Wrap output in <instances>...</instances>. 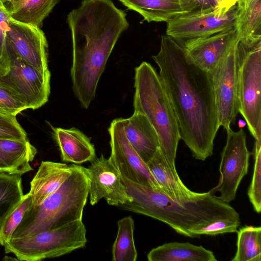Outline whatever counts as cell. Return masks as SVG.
<instances>
[{
	"label": "cell",
	"instance_id": "obj_1",
	"mask_svg": "<svg viewBox=\"0 0 261 261\" xmlns=\"http://www.w3.org/2000/svg\"><path fill=\"white\" fill-rule=\"evenodd\" d=\"M174 111L180 135L196 159L213 154L218 124L211 76L187 56L182 45L161 36L158 53L152 56Z\"/></svg>",
	"mask_w": 261,
	"mask_h": 261
},
{
	"label": "cell",
	"instance_id": "obj_2",
	"mask_svg": "<svg viewBox=\"0 0 261 261\" xmlns=\"http://www.w3.org/2000/svg\"><path fill=\"white\" fill-rule=\"evenodd\" d=\"M67 22L72 43V90L82 107L87 109L107 61L129 23L126 14L111 0H83L68 13Z\"/></svg>",
	"mask_w": 261,
	"mask_h": 261
},
{
	"label": "cell",
	"instance_id": "obj_3",
	"mask_svg": "<svg viewBox=\"0 0 261 261\" xmlns=\"http://www.w3.org/2000/svg\"><path fill=\"white\" fill-rule=\"evenodd\" d=\"M132 201L119 205L123 210L164 222L177 233L195 238L194 230L220 219L240 220L236 210L211 191L177 202L159 190L133 182L121 176Z\"/></svg>",
	"mask_w": 261,
	"mask_h": 261
},
{
	"label": "cell",
	"instance_id": "obj_4",
	"mask_svg": "<svg viewBox=\"0 0 261 261\" xmlns=\"http://www.w3.org/2000/svg\"><path fill=\"white\" fill-rule=\"evenodd\" d=\"M71 165V173L54 193L40 204L31 205L11 238L30 236L82 220L90 180L86 168Z\"/></svg>",
	"mask_w": 261,
	"mask_h": 261
},
{
	"label": "cell",
	"instance_id": "obj_5",
	"mask_svg": "<svg viewBox=\"0 0 261 261\" xmlns=\"http://www.w3.org/2000/svg\"><path fill=\"white\" fill-rule=\"evenodd\" d=\"M134 112L148 119L159 138L160 149L172 171L177 174L175 159L180 140L177 120L159 74L149 63L135 69Z\"/></svg>",
	"mask_w": 261,
	"mask_h": 261
},
{
	"label": "cell",
	"instance_id": "obj_6",
	"mask_svg": "<svg viewBox=\"0 0 261 261\" xmlns=\"http://www.w3.org/2000/svg\"><path fill=\"white\" fill-rule=\"evenodd\" d=\"M82 220L21 238H11L4 246L20 260L38 261L68 254L83 248L87 243Z\"/></svg>",
	"mask_w": 261,
	"mask_h": 261
},
{
	"label": "cell",
	"instance_id": "obj_7",
	"mask_svg": "<svg viewBox=\"0 0 261 261\" xmlns=\"http://www.w3.org/2000/svg\"><path fill=\"white\" fill-rule=\"evenodd\" d=\"M238 112L257 141H261V40L237 47Z\"/></svg>",
	"mask_w": 261,
	"mask_h": 261
},
{
	"label": "cell",
	"instance_id": "obj_8",
	"mask_svg": "<svg viewBox=\"0 0 261 261\" xmlns=\"http://www.w3.org/2000/svg\"><path fill=\"white\" fill-rule=\"evenodd\" d=\"M226 144L221 153L220 178L217 185L210 191L219 192L218 198L229 203L235 199L239 185L247 172L251 153L246 145L243 128L237 132L226 131Z\"/></svg>",
	"mask_w": 261,
	"mask_h": 261
},
{
	"label": "cell",
	"instance_id": "obj_9",
	"mask_svg": "<svg viewBox=\"0 0 261 261\" xmlns=\"http://www.w3.org/2000/svg\"><path fill=\"white\" fill-rule=\"evenodd\" d=\"M10 67L0 83L17 92L25 100L29 109H37L44 104L50 95V71L41 72L19 58L8 43Z\"/></svg>",
	"mask_w": 261,
	"mask_h": 261
},
{
	"label": "cell",
	"instance_id": "obj_10",
	"mask_svg": "<svg viewBox=\"0 0 261 261\" xmlns=\"http://www.w3.org/2000/svg\"><path fill=\"white\" fill-rule=\"evenodd\" d=\"M238 41L225 58L209 73L212 82L219 125L226 131L238 115L237 47Z\"/></svg>",
	"mask_w": 261,
	"mask_h": 261
},
{
	"label": "cell",
	"instance_id": "obj_11",
	"mask_svg": "<svg viewBox=\"0 0 261 261\" xmlns=\"http://www.w3.org/2000/svg\"><path fill=\"white\" fill-rule=\"evenodd\" d=\"M237 5L228 12L219 8L211 12L187 13L167 22L166 35L175 40L205 37L233 28Z\"/></svg>",
	"mask_w": 261,
	"mask_h": 261
},
{
	"label": "cell",
	"instance_id": "obj_12",
	"mask_svg": "<svg viewBox=\"0 0 261 261\" xmlns=\"http://www.w3.org/2000/svg\"><path fill=\"white\" fill-rule=\"evenodd\" d=\"M108 131L110 136V159L121 175L127 179L161 192L147 164L142 160L127 139L122 118L113 120Z\"/></svg>",
	"mask_w": 261,
	"mask_h": 261
},
{
	"label": "cell",
	"instance_id": "obj_13",
	"mask_svg": "<svg viewBox=\"0 0 261 261\" xmlns=\"http://www.w3.org/2000/svg\"><path fill=\"white\" fill-rule=\"evenodd\" d=\"M90 180L89 198L92 205L104 198L108 204L119 206L132 198L122 181L121 175L110 158H95L87 168Z\"/></svg>",
	"mask_w": 261,
	"mask_h": 261
},
{
	"label": "cell",
	"instance_id": "obj_14",
	"mask_svg": "<svg viewBox=\"0 0 261 261\" xmlns=\"http://www.w3.org/2000/svg\"><path fill=\"white\" fill-rule=\"evenodd\" d=\"M6 40L14 53L27 63L41 72L49 70L48 43L40 28L11 18Z\"/></svg>",
	"mask_w": 261,
	"mask_h": 261
},
{
	"label": "cell",
	"instance_id": "obj_15",
	"mask_svg": "<svg viewBox=\"0 0 261 261\" xmlns=\"http://www.w3.org/2000/svg\"><path fill=\"white\" fill-rule=\"evenodd\" d=\"M238 41L234 27L209 36L185 40L182 45L193 62L210 73Z\"/></svg>",
	"mask_w": 261,
	"mask_h": 261
},
{
	"label": "cell",
	"instance_id": "obj_16",
	"mask_svg": "<svg viewBox=\"0 0 261 261\" xmlns=\"http://www.w3.org/2000/svg\"><path fill=\"white\" fill-rule=\"evenodd\" d=\"M122 122L127 139L146 164L160 148L155 129L146 116L136 112L128 118H122Z\"/></svg>",
	"mask_w": 261,
	"mask_h": 261
},
{
	"label": "cell",
	"instance_id": "obj_17",
	"mask_svg": "<svg viewBox=\"0 0 261 261\" xmlns=\"http://www.w3.org/2000/svg\"><path fill=\"white\" fill-rule=\"evenodd\" d=\"M71 172V165L42 161L30 182L28 194L31 196L32 204L39 205L43 202L61 186Z\"/></svg>",
	"mask_w": 261,
	"mask_h": 261
},
{
	"label": "cell",
	"instance_id": "obj_18",
	"mask_svg": "<svg viewBox=\"0 0 261 261\" xmlns=\"http://www.w3.org/2000/svg\"><path fill=\"white\" fill-rule=\"evenodd\" d=\"M54 130L63 161L80 164L96 158L93 144L80 130L75 127H57Z\"/></svg>",
	"mask_w": 261,
	"mask_h": 261
},
{
	"label": "cell",
	"instance_id": "obj_19",
	"mask_svg": "<svg viewBox=\"0 0 261 261\" xmlns=\"http://www.w3.org/2000/svg\"><path fill=\"white\" fill-rule=\"evenodd\" d=\"M37 152L28 139H0V172L21 176L33 170L30 163Z\"/></svg>",
	"mask_w": 261,
	"mask_h": 261
},
{
	"label": "cell",
	"instance_id": "obj_20",
	"mask_svg": "<svg viewBox=\"0 0 261 261\" xmlns=\"http://www.w3.org/2000/svg\"><path fill=\"white\" fill-rule=\"evenodd\" d=\"M146 164L159 185L161 192L173 200L181 202L198 194V192L189 189L182 182L178 174L172 171L160 148Z\"/></svg>",
	"mask_w": 261,
	"mask_h": 261
},
{
	"label": "cell",
	"instance_id": "obj_21",
	"mask_svg": "<svg viewBox=\"0 0 261 261\" xmlns=\"http://www.w3.org/2000/svg\"><path fill=\"white\" fill-rule=\"evenodd\" d=\"M234 28L241 42L261 40V0L238 1Z\"/></svg>",
	"mask_w": 261,
	"mask_h": 261
},
{
	"label": "cell",
	"instance_id": "obj_22",
	"mask_svg": "<svg viewBox=\"0 0 261 261\" xmlns=\"http://www.w3.org/2000/svg\"><path fill=\"white\" fill-rule=\"evenodd\" d=\"M149 261H216L214 253L202 246L189 242H171L152 249L147 254Z\"/></svg>",
	"mask_w": 261,
	"mask_h": 261
},
{
	"label": "cell",
	"instance_id": "obj_23",
	"mask_svg": "<svg viewBox=\"0 0 261 261\" xmlns=\"http://www.w3.org/2000/svg\"><path fill=\"white\" fill-rule=\"evenodd\" d=\"M148 22H167L187 13L178 0H119Z\"/></svg>",
	"mask_w": 261,
	"mask_h": 261
},
{
	"label": "cell",
	"instance_id": "obj_24",
	"mask_svg": "<svg viewBox=\"0 0 261 261\" xmlns=\"http://www.w3.org/2000/svg\"><path fill=\"white\" fill-rule=\"evenodd\" d=\"M60 0H23L8 11L15 21L41 28Z\"/></svg>",
	"mask_w": 261,
	"mask_h": 261
},
{
	"label": "cell",
	"instance_id": "obj_25",
	"mask_svg": "<svg viewBox=\"0 0 261 261\" xmlns=\"http://www.w3.org/2000/svg\"><path fill=\"white\" fill-rule=\"evenodd\" d=\"M117 234L112 247V260L136 261L137 251L134 240V222L130 216L118 221Z\"/></svg>",
	"mask_w": 261,
	"mask_h": 261
},
{
	"label": "cell",
	"instance_id": "obj_26",
	"mask_svg": "<svg viewBox=\"0 0 261 261\" xmlns=\"http://www.w3.org/2000/svg\"><path fill=\"white\" fill-rule=\"evenodd\" d=\"M237 232V251L231 261H261V227L245 226Z\"/></svg>",
	"mask_w": 261,
	"mask_h": 261
},
{
	"label": "cell",
	"instance_id": "obj_27",
	"mask_svg": "<svg viewBox=\"0 0 261 261\" xmlns=\"http://www.w3.org/2000/svg\"><path fill=\"white\" fill-rule=\"evenodd\" d=\"M21 175L0 172V223L23 197Z\"/></svg>",
	"mask_w": 261,
	"mask_h": 261
},
{
	"label": "cell",
	"instance_id": "obj_28",
	"mask_svg": "<svg viewBox=\"0 0 261 261\" xmlns=\"http://www.w3.org/2000/svg\"><path fill=\"white\" fill-rule=\"evenodd\" d=\"M32 204L31 196L23 195L20 202L0 223V245L4 246L10 240L24 214Z\"/></svg>",
	"mask_w": 261,
	"mask_h": 261
},
{
	"label": "cell",
	"instance_id": "obj_29",
	"mask_svg": "<svg viewBox=\"0 0 261 261\" xmlns=\"http://www.w3.org/2000/svg\"><path fill=\"white\" fill-rule=\"evenodd\" d=\"M254 165L248 196L254 210L261 212V141L255 140L254 147Z\"/></svg>",
	"mask_w": 261,
	"mask_h": 261
},
{
	"label": "cell",
	"instance_id": "obj_30",
	"mask_svg": "<svg viewBox=\"0 0 261 261\" xmlns=\"http://www.w3.org/2000/svg\"><path fill=\"white\" fill-rule=\"evenodd\" d=\"M27 109L29 106L17 92L0 83V113L16 116Z\"/></svg>",
	"mask_w": 261,
	"mask_h": 261
},
{
	"label": "cell",
	"instance_id": "obj_31",
	"mask_svg": "<svg viewBox=\"0 0 261 261\" xmlns=\"http://www.w3.org/2000/svg\"><path fill=\"white\" fill-rule=\"evenodd\" d=\"M11 19L9 12L0 1V77L7 74L10 67V58L6 41V32Z\"/></svg>",
	"mask_w": 261,
	"mask_h": 261
},
{
	"label": "cell",
	"instance_id": "obj_32",
	"mask_svg": "<svg viewBox=\"0 0 261 261\" xmlns=\"http://www.w3.org/2000/svg\"><path fill=\"white\" fill-rule=\"evenodd\" d=\"M16 116L0 113V139H28L25 131L17 121Z\"/></svg>",
	"mask_w": 261,
	"mask_h": 261
},
{
	"label": "cell",
	"instance_id": "obj_33",
	"mask_svg": "<svg viewBox=\"0 0 261 261\" xmlns=\"http://www.w3.org/2000/svg\"><path fill=\"white\" fill-rule=\"evenodd\" d=\"M240 224V220L220 219L200 229L194 230L193 233L195 238H197L202 234L215 236L225 233L237 232Z\"/></svg>",
	"mask_w": 261,
	"mask_h": 261
},
{
	"label": "cell",
	"instance_id": "obj_34",
	"mask_svg": "<svg viewBox=\"0 0 261 261\" xmlns=\"http://www.w3.org/2000/svg\"><path fill=\"white\" fill-rule=\"evenodd\" d=\"M218 8V5L215 0H191L189 13L211 12Z\"/></svg>",
	"mask_w": 261,
	"mask_h": 261
},
{
	"label": "cell",
	"instance_id": "obj_35",
	"mask_svg": "<svg viewBox=\"0 0 261 261\" xmlns=\"http://www.w3.org/2000/svg\"><path fill=\"white\" fill-rule=\"evenodd\" d=\"M218 8L224 12H228L235 7L239 0H215Z\"/></svg>",
	"mask_w": 261,
	"mask_h": 261
},
{
	"label": "cell",
	"instance_id": "obj_36",
	"mask_svg": "<svg viewBox=\"0 0 261 261\" xmlns=\"http://www.w3.org/2000/svg\"><path fill=\"white\" fill-rule=\"evenodd\" d=\"M184 9L190 12L191 7V0H178Z\"/></svg>",
	"mask_w": 261,
	"mask_h": 261
},
{
	"label": "cell",
	"instance_id": "obj_37",
	"mask_svg": "<svg viewBox=\"0 0 261 261\" xmlns=\"http://www.w3.org/2000/svg\"><path fill=\"white\" fill-rule=\"evenodd\" d=\"M23 0H11L7 5H6L5 7L7 8V9L8 10L13 6H15L16 5L18 4L20 2H21Z\"/></svg>",
	"mask_w": 261,
	"mask_h": 261
},
{
	"label": "cell",
	"instance_id": "obj_38",
	"mask_svg": "<svg viewBox=\"0 0 261 261\" xmlns=\"http://www.w3.org/2000/svg\"><path fill=\"white\" fill-rule=\"evenodd\" d=\"M246 125L245 121L242 119H240L238 121V126L240 128H243Z\"/></svg>",
	"mask_w": 261,
	"mask_h": 261
},
{
	"label": "cell",
	"instance_id": "obj_39",
	"mask_svg": "<svg viewBox=\"0 0 261 261\" xmlns=\"http://www.w3.org/2000/svg\"><path fill=\"white\" fill-rule=\"evenodd\" d=\"M10 1L11 0H0L5 6L7 5Z\"/></svg>",
	"mask_w": 261,
	"mask_h": 261
},
{
	"label": "cell",
	"instance_id": "obj_40",
	"mask_svg": "<svg viewBox=\"0 0 261 261\" xmlns=\"http://www.w3.org/2000/svg\"><path fill=\"white\" fill-rule=\"evenodd\" d=\"M243 1H247V0H243Z\"/></svg>",
	"mask_w": 261,
	"mask_h": 261
}]
</instances>
